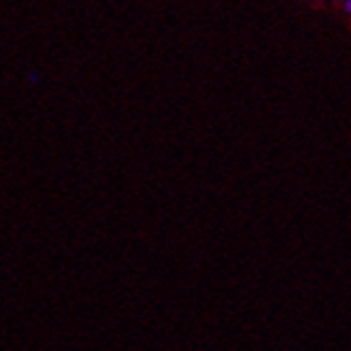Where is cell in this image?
I'll return each mask as SVG.
<instances>
[{"label":"cell","instance_id":"1","mask_svg":"<svg viewBox=\"0 0 351 351\" xmlns=\"http://www.w3.org/2000/svg\"><path fill=\"white\" fill-rule=\"evenodd\" d=\"M345 11L351 15V0H345Z\"/></svg>","mask_w":351,"mask_h":351}]
</instances>
